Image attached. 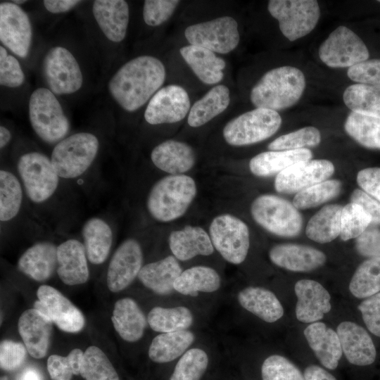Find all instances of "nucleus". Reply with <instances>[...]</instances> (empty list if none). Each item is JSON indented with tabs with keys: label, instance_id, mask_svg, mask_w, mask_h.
<instances>
[{
	"label": "nucleus",
	"instance_id": "680f3d73",
	"mask_svg": "<svg viewBox=\"0 0 380 380\" xmlns=\"http://www.w3.org/2000/svg\"><path fill=\"white\" fill-rule=\"evenodd\" d=\"M81 2L77 0H44L42 1L46 10L55 14L66 13Z\"/></svg>",
	"mask_w": 380,
	"mask_h": 380
},
{
	"label": "nucleus",
	"instance_id": "a211bd4d",
	"mask_svg": "<svg viewBox=\"0 0 380 380\" xmlns=\"http://www.w3.org/2000/svg\"><path fill=\"white\" fill-rule=\"evenodd\" d=\"M142 267L141 245L136 239H125L110 260L106 276L108 289L113 293L124 290L138 277Z\"/></svg>",
	"mask_w": 380,
	"mask_h": 380
},
{
	"label": "nucleus",
	"instance_id": "7c9ffc66",
	"mask_svg": "<svg viewBox=\"0 0 380 380\" xmlns=\"http://www.w3.org/2000/svg\"><path fill=\"white\" fill-rule=\"evenodd\" d=\"M179 52L184 61L203 83L213 84L222 80L225 61L212 51L189 44L182 47Z\"/></svg>",
	"mask_w": 380,
	"mask_h": 380
},
{
	"label": "nucleus",
	"instance_id": "f03ea898",
	"mask_svg": "<svg viewBox=\"0 0 380 380\" xmlns=\"http://www.w3.org/2000/svg\"><path fill=\"white\" fill-rule=\"evenodd\" d=\"M305 88V78L298 68L284 65L266 72L251 91V101L256 108L275 111L295 105Z\"/></svg>",
	"mask_w": 380,
	"mask_h": 380
},
{
	"label": "nucleus",
	"instance_id": "de8ad7c7",
	"mask_svg": "<svg viewBox=\"0 0 380 380\" xmlns=\"http://www.w3.org/2000/svg\"><path fill=\"white\" fill-rule=\"evenodd\" d=\"M371 224V217L360 205L354 203L346 204L341 215L340 238L348 241L358 237Z\"/></svg>",
	"mask_w": 380,
	"mask_h": 380
},
{
	"label": "nucleus",
	"instance_id": "c85d7f7f",
	"mask_svg": "<svg viewBox=\"0 0 380 380\" xmlns=\"http://www.w3.org/2000/svg\"><path fill=\"white\" fill-rule=\"evenodd\" d=\"M182 271L178 260L174 255H168L143 265L138 278L144 286L153 293L166 296L175 291L174 282Z\"/></svg>",
	"mask_w": 380,
	"mask_h": 380
},
{
	"label": "nucleus",
	"instance_id": "49530a36",
	"mask_svg": "<svg viewBox=\"0 0 380 380\" xmlns=\"http://www.w3.org/2000/svg\"><path fill=\"white\" fill-rule=\"evenodd\" d=\"M207 353L199 348L189 349L177 362L170 380H201L208 366Z\"/></svg>",
	"mask_w": 380,
	"mask_h": 380
},
{
	"label": "nucleus",
	"instance_id": "864d4df0",
	"mask_svg": "<svg viewBox=\"0 0 380 380\" xmlns=\"http://www.w3.org/2000/svg\"><path fill=\"white\" fill-rule=\"evenodd\" d=\"M177 0H146L143 6V18L151 27L159 26L168 20L179 4Z\"/></svg>",
	"mask_w": 380,
	"mask_h": 380
},
{
	"label": "nucleus",
	"instance_id": "bf43d9fd",
	"mask_svg": "<svg viewBox=\"0 0 380 380\" xmlns=\"http://www.w3.org/2000/svg\"><path fill=\"white\" fill-rule=\"evenodd\" d=\"M358 185L365 192L380 202V167H367L357 175Z\"/></svg>",
	"mask_w": 380,
	"mask_h": 380
},
{
	"label": "nucleus",
	"instance_id": "338daca9",
	"mask_svg": "<svg viewBox=\"0 0 380 380\" xmlns=\"http://www.w3.org/2000/svg\"><path fill=\"white\" fill-rule=\"evenodd\" d=\"M13 3L20 6V4H25L27 2V1L23 0V1H11Z\"/></svg>",
	"mask_w": 380,
	"mask_h": 380
},
{
	"label": "nucleus",
	"instance_id": "13d9d810",
	"mask_svg": "<svg viewBox=\"0 0 380 380\" xmlns=\"http://www.w3.org/2000/svg\"><path fill=\"white\" fill-rule=\"evenodd\" d=\"M355 248L362 255L380 258V230L367 228L356 238Z\"/></svg>",
	"mask_w": 380,
	"mask_h": 380
},
{
	"label": "nucleus",
	"instance_id": "79ce46f5",
	"mask_svg": "<svg viewBox=\"0 0 380 380\" xmlns=\"http://www.w3.org/2000/svg\"><path fill=\"white\" fill-rule=\"evenodd\" d=\"M23 197V189L18 178L11 172L0 170V220L8 222L18 214Z\"/></svg>",
	"mask_w": 380,
	"mask_h": 380
},
{
	"label": "nucleus",
	"instance_id": "c03bdc74",
	"mask_svg": "<svg viewBox=\"0 0 380 380\" xmlns=\"http://www.w3.org/2000/svg\"><path fill=\"white\" fill-rule=\"evenodd\" d=\"M80 375L85 380H120L106 355L94 346L88 347L84 352Z\"/></svg>",
	"mask_w": 380,
	"mask_h": 380
},
{
	"label": "nucleus",
	"instance_id": "603ef678",
	"mask_svg": "<svg viewBox=\"0 0 380 380\" xmlns=\"http://www.w3.org/2000/svg\"><path fill=\"white\" fill-rule=\"evenodd\" d=\"M25 75L18 60L9 54L4 46H0V84L8 88L21 87Z\"/></svg>",
	"mask_w": 380,
	"mask_h": 380
},
{
	"label": "nucleus",
	"instance_id": "a19ab883",
	"mask_svg": "<svg viewBox=\"0 0 380 380\" xmlns=\"http://www.w3.org/2000/svg\"><path fill=\"white\" fill-rule=\"evenodd\" d=\"M343 100L353 112L380 118V86L350 85L343 92Z\"/></svg>",
	"mask_w": 380,
	"mask_h": 380
},
{
	"label": "nucleus",
	"instance_id": "58836bf2",
	"mask_svg": "<svg viewBox=\"0 0 380 380\" xmlns=\"http://www.w3.org/2000/svg\"><path fill=\"white\" fill-rule=\"evenodd\" d=\"M147 322L153 331L168 333L188 329L194 322V315L185 306L153 308L148 314Z\"/></svg>",
	"mask_w": 380,
	"mask_h": 380
},
{
	"label": "nucleus",
	"instance_id": "69168bd1",
	"mask_svg": "<svg viewBox=\"0 0 380 380\" xmlns=\"http://www.w3.org/2000/svg\"><path fill=\"white\" fill-rule=\"evenodd\" d=\"M12 138L11 131L4 125L0 127V148H4L11 141Z\"/></svg>",
	"mask_w": 380,
	"mask_h": 380
},
{
	"label": "nucleus",
	"instance_id": "6e6d98bb",
	"mask_svg": "<svg viewBox=\"0 0 380 380\" xmlns=\"http://www.w3.org/2000/svg\"><path fill=\"white\" fill-rule=\"evenodd\" d=\"M348 77L357 84L380 86V59H367L348 68Z\"/></svg>",
	"mask_w": 380,
	"mask_h": 380
},
{
	"label": "nucleus",
	"instance_id": "3c124183",
	"mask_svg": "<svg viewBox=\"0 0 380 380\" xmlns=\"http://www.w3.org/2000/svg\"><path fill=\"white\" fill-rule=\"evenodd\" d=\"M262 380H305L300 369L279 355L267 357L261 367Z\"/></svg>",
	"mask_w": 380,
	"mask_h": 380
},
{
	"label": "nucleus",
	"instance_id": "72a5a7b5",
	"mask_svg": "<svg viewBox=\"0 0 380 380\" xmlns=\"http://www.w3.org/2000/svg\"><path fill=\"white\" fill-rule=\"evenodd\" d=\"M82 236L89 261L94 265L104 262L113 243V232L108 223L100 217H91L84 224Z\"/></svg>",
	"mask_w": 380,
	"mask_h": 380
},
{
	"label": "nucleus",
	"instance_id": "a18cd8bd",
	"mask_svg": "<svg viewBox=\"0 0 380 380\" xmlns=\"http://www.w3.org/2000/svg\"><path fill=\"white\" fill-rule=\"evenodd\" d=\"M341 186V182L336 179L324 181L297 193L293 204L301 210L316 207L336 197Z\"/></svg>",
	"mask_w": 380,
	"mask_h": 380
},
{
	"label": "nucleus",
	"instance_id": "f8f14e48",
	"mask_svg": "<svg viewBox=\"0 0 380 380\" xmlns=\"http://www.w3.org/2000/svg\"><path fill=\"white\" fill-rule=\"evenodd\" d=\"M320 60L333 68H350L369 58V53L362 39L353 30L340 25L320 45Z\"/></svg>",
	"mask_w": 380,
	"mask_h": 380
},
{
	"label": "nucleus",
	"instance_id": "4d7b16f0",
	"mask_svg": "<svg viewBox=\"0 0 380 380\" xmlns=\"http://www.w3.org/2000/svg\"><path fill=\"white\" fill-rule=\"evenodd\" d=\"M358 309L369 331L380 337V292L365 298Z\"/></svg>",
	"mask_w": 380,
	"mask_h": 380
},
{
	"label": "nucleus",
	"instance_id": "20e7f679",
	"mask_svg": "<svg viewBox=\"0 0 380 380\" xmlns=\"http://www.w3.org/2000/svg\"><path fill=\"white\" fill-rule=\"evenodd\" d=\"M99 146L98 137L88 132L72 134L58 142L50 158L59 177L74 179L83 175L96 159Z\"/></svg>",
	"mask_w": 380,
	"mask_h": 380
},
{
	"label": "nucleus",
	"instance_id": "e433bc0d",
	"mask_svg": "<svg viewBox=\"0 0 380 380\" xmlns=\"http://www.w3.org/2000/svg\"><path fill=\"white\" fill-rule=\"evenodd\" d=\"M230 95L229 88L223 84L210 89L191 108L187 122L192 127L205 125L222 113L229 106Z\"/></svg>",
	"mask_w": 380,
	"mask_h": 380
},
{
	"label": "nucleus",
	"instance_id": "f704fd0d",
	"mask_svg": "<svg viewBox=\"0 0 380 380\" xmlns=\"http://www.w3.org/2000/svg\"><path fill=\"white\" fill-rule=\"evenodd\" d=\"M195 338L194 334L188 329L160 333L152 340L148 348V357L156 363L172 362L184 355Z\"/></svg>",
	"mask_w": 380,
	"mask_h": 380
},
{
	"label": "nucleus",
	"instance_id": "4c0bfd02",
	"mask_svg": "<svg viewBox=\"0 0 380 380\" xmlns=\"http://www.w3.org/2000/svg\"><path fill=\"white\" fill-rule=\"evenodd\" d=\"M343 207L338 204L322 208L309 220L306 228L307 236L320 243L334 240L341 232V215Z\"/></svg>",
	"mask_w": 380,
	"mask_h": 380
},
{
	"label": "nucleus",
	"instance_id": "f257e3e1",
	"mask_svg": "<svg viewBox=\"0 0 380 380\" xmlns=\"http://www.w3.org/2000/svg\"><path fill=\"white\" fill-rule=\"evenodd\" d=\"M166 75L157 58L142 55L123 64L108 82L110 96L122 109L134 112L151 100L163 85Z\"/></svg>",
	"mask_w": 380,
	"mask_h": 380
},
{
	"label": "nucleus",
	"instance_id": "9b49d317",
	"mask_svg": "<svg viewBox=\"0 0 380 380\" xmlns=\"http://www.w3.org/2000/svg\"><path fill=\"white\" fill-rule=\"evenodd\" d=\"M209 236L214 248L227 262L239 265L243 262L250 246L247 224L230 214L216 216L209 227Z\"/></svg>",
	"mask_w": 380,
	"mask_h": 380
},
{
	"label": "nucleus",
	"instance_id": "5fc2aeb1",
	"mask_svg": "<svg viewBox=\"0 0 380 380\" xmlns=\"http://www.w3.org/2000/svg\"><path fill=\"white\" fill-rule=\"evenodd\" d=\"M27 350L20 343L4 340L0 343V366L5 371L12 372L20 368L27 357Z\"/></svg>",
	"mask_w": 380,
	"mask_h": 380
},
{
	"label": "nucleus",
	"instance_id": "4468645a",
	"mask_svg": "<svg viewBox=\"0 0 380 380\" xmlns=\"http://www.w3.org/2000/svg\"><path fill=\"white\" fill-rule=\"evenodd\" d=\"M0 41L20 58L29 54L32 41L31 21L27 13L12 1L0 4Z\"/></svg>",
	"mask_w": 380,
	"mask_h": 380
},
{
	"label": "nucleus",
	"instance_id": "dca6fc26",
	"mask_svg": "<svg viewBox=\"0 0 380 380\" xmlns=\"http://www.w3.org/2000/svg\"><path fill=\"white\" fill-rule=\"evenodd\" d=\"M334 164L324 159L297 163L277 175L276 191L281 194L298 193L326 181L334 172Z\"/></svg>",
	"mask_w": 380,
	"mask_h": 380
},
{
	"label": "nucleus",
	"instance_id": "473e14b6",
	"mask_svg": "<svg viewBox=\"0 0 380 380\" xmlns=\"http://www.w3.org/2000/svg\"><path fill=\"white\" fill-rule=\"evenodd\" d=\"M312 157L308 148L265 151L250 160L249 168L256 176L269 177L278 175L297 163L311 160Z\"/></svg>",
	"mask_w": 380,
	"mask_h": 380
},
{
	"label": "nucleus",
	"instance_id": "423d86ee",
	"mask_svg": "<svg viewBox=\"0 0 380 380\" xmlns=\"http://www.w3.org/2000/svg\"><path fill=\"white\" fill-rule=\"evenodd\" d=\"M253 220L269 232L284 237H293L301 231L303 219L297 208L279 196L264 194L252 203Z\"/></svg>",
	"mask_w": 380,
	"mask_h": 380
},
{
	"label": "nucleus",
	"instance_id": "393cba45",
	"mask_svg": "<svg viewBox=\"0 0 380 380\" xmlns=\"http://www.w3.org/2000/svg\"><path fill=\"white\" fill-rule=\"evenodd\" d=\"M18 270L37 281L49 279L57 269V246L39 241L28 248L18 260Z\"/></svg>",
	"mask_w": 380,
	"mask_h": 380
},
{
	"label": "nucleus",
	"instance_id": "39448f33",
	"mask_svg": "<svg viewBox=\"0 0 380 380\" xmlns=\"http://www.w3.org/2000/svg\"><path fill=\"white\" fill-rule=\"evenodd\" d=\"M28 115L32 129L47 144H56L70 130V121L61 103L48 88L39 87L32 92Z\"/></svg>",
	"mask_w": 380,
	"mask_h": 380
},
{
	"label": "nucleus",
	"instance_id": "1a4fd4ad",
	"mask_svg": "<svg viewBox=\"0 0 380 380\" xmlns=\"http://www.w3.org/2000/svg\"><path fill=\"white\" fill-rule=\"evenodd\" d=\"M267 9L278 20L283 35L291 42L310 33L320 17L319 6L315 0H270Z\"/></svg>",
	"mask_w": 380,
	"mask_h": 380
},
{
	"label": "nucleus",
	"instance_id": "4be33fe9",
	"mask_svg": "<svg viewBox=\"0 0 380 380\" xmlns=\"http://www.w3.org/2000/svg\"><path fill=\"white\" fill-rule=\"evenodd\" d=\"M56 273L66 285L83 284L89 277L87 256L84 244L74 239L57 246Z\"/></svg>",
	"mask_w": 380,
	"mask_h": 380
},
{
	"label": "nucleus",
	"instance_id": "412c9836",
	"mask_svg": "<svg viewBox=\"0 0 380 380\" xmlns=\"http://www.w3.org/2000/svg\"><path fill=\"white\" fill-rule=\"evenodd\" d=\"M342 350L348 361L357 366H368L376 357L374 344L367 331L361 326L344 321L336 329Z\"/></svg>",
	"mask_w": 380,
	"mask_h": 380
},
{
	"label": "nucleus",
	"instance_id": "bb28decb",
	"mask_svg": "<svg viewBox=\"0 0 380 380\" xmlns=\"http://www.w3.org/2000/svg\"><path fill=\"white\" fill-rule=\"evenodd\" d=\"M303 333L320 363L329 369H335L343 353L336 331L323 322H316L309 324Z\"/></svg>",
	"mask_w": 380,
	"mask_h": 380
},
{
	"label": "nucleus",
	"instance_id": "aec40b11",
	"mask_svg": "<svg viewBox=\"0 0 380 380\" xmlns=\"http://www.w3.org/2000/svg\"><path fill=\"white\" fill-rule=\"evenodd\" d=\"M52 322L39 310L24 311L19 317L18 329L28 353L40 359L47 354L52 333Z\"/></svg>",
	"mask_w": 380,
	"mask_h": 380
},
{
	"label": "nucleus",
	"instance_id": "f3484780",
	"mask_svg": "<svg viewBox=\"0 0 380 380\" xmlns=\"http://www.w3.org/2000/svg\"><path fill=\"white\" fill-rule=\"evenodd\" d=\"M190 105L189 96L183 87L167 85L160 89L148 101L144 118L153 125L177 122L187 115Z\"/></svg>",
	"mask_w": 380,
	"mask_h": 380
},
{
	"label": "nucleus",
	"instance_id": "37998d69",
	"mask_svg": "<svg viewBox=\"0 0 380 380\" xmlns=\"http://www.w3.org/2000/svg\"><path fill=\"white\" fill-rule=\"evenodd\" d=\"M349 290L357 298H367L380 292V258H370L358 266Z\"/></svg>",
	"mask_w": 380,
	"mask_h": 380
},
{
	"label": "nucleus",
	"instance_id": "a878e982",
	"mask_svg": "<svg viewBox=\"0 0 380 380\" xmlns=\"http://www.w3.org/2000/svg\"><path fill=\"white\" fill-rule=\"evenodd\" d=\"M151 160L162 171L170 175H182L194 167L196 155L189 144L169 139L153 148Z\"/></svg>",
	"mask_w": 380,
	"mask_h": 380
},
{
	"label": "nucleus",
	"instance_id": "5701e85b",
	"mask_svg": "<svg viewBox=\"0 0 380 380\" xmlns=\"http://www.w3.org/2000/svg\"><path fill=\"white\" fill-rule=\"evenodd\" d=\"M270 260L277 266L293 272H310L322 266L325 254L310 246L282 243L273 246L269 251Z\"/></svg>",
	"mask_w": 380,
	"mask_h": 380
},
{
	"label": "nucleus",
	"instance_id": "cd10ccee",
	"mask_svg": "<svg viewBox=\"0 0 380 380\" xmlns=\"http://www.w3.org/2000/svg\"><path fill=\"white\" fill-rule=\"evenodd\" d=\"M168 241L173 255L181 261L197 255H210L215 249L209 234L197 226L186 225L182 229L172 232Z\"/></svg>",
	"mask_w": 380,
	"mask_h": 380
},
{
	"label": "nucleus",
	"instance_id": "774afa93",
	"mask_svg": "<svg viewBox=\"0 0 380 380\" xmlns=\"http://www.w3.org/2000/svg\"><path fill=\"white\" fill-rule=\"evenodd\" d=\"M379 2H380V1H378Z\"/></svg>",
	"mask_w": 380,
	"mask_h": 380
},
{
	"label": "nucleus",
	"instance_id": "8fccbe9b",
	"mask_svg": "<svg viewBox=\"0 0 380 380\" xmlns=\"http://www.w3.org/2000/svg\"><path fill=\"white\" fill-rule=\"evenodd\" d=\"M84 353L80 348L72 349L64 357L51 355L47 360V370L52 380H71L73 375L80 374Z\"/></svg>",
	"mask_w": 380,
	"mask_h": 380
},
{
	"label": "nucleus",
	"instance_id": "ddd939ff",
	"mask_svg": "<svg viewBox=\"0 0 380 380\" xmlns=\"http://www.w3.org/2000/svg\"><path fill=\"white\" fill-rule=\"evenodd\" d=\"M184 36L189 44L219 53L231 52L240 39L236 20L227 15L191 25L186 28Z\"/></svg>",
	"mask_w": 380,
	"mask_h": 380
},
{
	"label": "nucleus",
	"instance_id": "c9c22d12",
	"mask_svg": "<svg viewBox=\"0 0 380 380\" xmlns=\"http://www.w3.org/2000/svg\"><path fill=\"white\" fill-rule=\"evenodd\" d=\"M220 286L221 278L213 268L198 265L182 271L173 287L175 291L180 294L195 297L199 292L216 291Z\"/></svg>",
	"mask_w": 380,
	"mask_h": 380
},
{
	"label": "nucleus",
	"instance_id": "0e129e2a",
	"mask_svg": "<svg viewBox=\"0 0 380 380\" xmlns=\"http://www.w3.org/2000/svg\"><path fill=\"white\" fill-rule=\"evenodd\" d=\"M17 380H43V376L37 368L27 367L18 374Z\"/></svg>",
	"mask_w": 380,
	"mask_h": 380
},
{
	"label": "nucleus",
	"instance_id": "9d476101",
	"mask_svg": "<svg viewBox=\"0 0 380 380\" xmlns=\"http://www.w3.org/2000/svg\"><path fill=\"white\" fill-rule=\"evenodd\" d=\"M42 72L46 84L55 95H70L78 91L83 84L80 64L67 48L54 46L44 56Z\"/></svg>",
	"mask_w": 380,
	"mask_h": 380
},
{
	"label": "nucleus",
	"instance_id": "ea45409f",
	"mask_svg": "<svg viewBox=\"0 0 380 380\" xmlns=\"http://www.w3.org/2000/svg\"><path fill=\"white\" fill-rule=\"evenodd\" d=\"M344 129L361 146L380 150V118L351 111L346 119Z\"/></svg>",
	"mask_w": 380,
	"mask_h": 380
},
{
	"label": "nucleus",
	"instance_id": "0eeeda50",
	"mask_svg": "<svg viewBox=\"0 0 380 380\" xmlns=\"http://www.w3.org/2000/svg\"><path fill=\"white\" fill-rule=\"evenodd\" d=\"M281 122L277 111L256 108L229 121L223 129V137L231 146L253 144L274 134Z\"/></svg>",
	"mask_w": 380,
	"mask_h": 380
},
{
	"label": "nucleus",
	"instance_id": "c756f323",
	"mask_svg": "<svg viewBox=\"0 0 380 380\" xmlns=\"http://www.w3.org/2000/svg\"><path fill=\"white\" fill-rule=\"evenodd\" d=\"M111 320L117 333L127 342H136L141 338L148 324L142 310L131 298L115 302Z\"/></svg>",
	"mask_w": 380,
	"mask_h": 380
},
{
	"label": "nucleus",
	"instance_id": "7ed1b4c3",
	"mask_svg": "<svg viewBox=\"0 0 380 380\" xmlns=\"http://www.w3.org/2000/svg\"><path fill=\"white\" fill-rule=\"evenodd\" d=\"M196 192V184L191 177L169 175L153 185L147 196L146 208L157 221L170 222L186 212Z\"/></svg>",
	"mask_w": 380,
	"mask_h": 380
},
{
	"label": "nucleus",
	"instance_id": "b1692460",
	"mask_svg": "<svg viewBox=\"0 0 380 380\" xmlns=\"http://www.w3.org/2000/svg\"><path fill=\"white\" fill-rule=\"evenodd\" d=\"M95 21L110 42H121L126 37L129 9L124 0H96L92 4Z\"/></svg>",
	"mask_w": 380,
	"mask_h": 380
},
{
	"label": "nucleus",
	"instance_id": "09e8293b",
	"mask_svg": "<svg viewBox=\"0 0 380 380\" xmlns=\"http://www.w3.org/2000/svg\"><path fill=\"white\" fill-rule=\"evenodd\" d=\"M320 142L321 134L319 129L308 126L277 137L267 147L271 151L296 150L314 147Z\"/></svg>",
	"mask_w": 380,
	"mask_h": 380
},
{
	"label": "nucleus",
	"instance_id": "6e6552de",
	"mask_svg": "<svg viewBox=\"0 0 380 380\" xmlns=\"http://www.w3.org/2000/svg\"><path fill=\"white\" fill-rule=\"evenodd\" d=\"M17 170L27 198L34 203L48 201L56 192L59 176L51 158L39 151L23 153L17 163Z\"/></svg>",
	"mask_w": 380,
	"mask_h": 380
},
{
	"label": "nucleus",
	"instance_id": "2f4dec72",
	"mask_svg": "<svg viewBox=\"0 0 380 380\" xmlns=\"http://www.w3.org/2000/svg\"><path fill=\"white\" fill-rule=\"evenodd\" d=\"M237 300L242 308L266 322H274L284 315L283 306L277 297L265 288H244L238 293Z\"/></svg>",
	"mask_w": 380,
	"mask_h": 380
},
{
	"label": "nucleus",
	"instance_id": "2eb2a0df",
	"mask_svg": "<svg viewBox=\"0 0 380 380\" xmlns=\"http://www.w3.org/2000/svg\"><path fill=\"white\" fill-rule=\"evenodd\" d=\"M34 308L45 315L58 328L68 333L80 331L85 324L82 312L56 289L42 285L37 291Z\"/></svg>",
	"mask_w": 380,
	"mask_h": 380
},
{
	"label": "nucleus",
	"instance_id": "e2e57ef3",
	"mask_svg": "<svg viewBox=\"0 0 380 380\" xmlns=\"http://www.w3.org/2000/svg\"><path fill=\"white\" fill-rule=\"evenodd\" d=\"M305 380H337L328 371L317 365H310L304 371Z\"/></svg>",
	"mask_w": 380,
	"mask_h": 380
},
{
	"label": "nucleus",
	"instance_id": "052dcab7",
	"mask_svg": "<svg viewBox=\"0 0 380 380\" xmlns=\"http://www.w3.org/2000/svg\"><path fill=\"white\" fill-rule=\"evenodd\" d=\"M350 202L362 206L371 217V224L380 225V202L361 189H355Z\"/></svg>",
	"mask_w": 380,
	"mask_h": 380
},
{
	"label": "nucleus",
	"instance_id": "6ab92c4d",
	"mask_svg": "<svg viewBox=\"0 0 380 380\" xmlns=\"http://www.w3.org/2000/svg\"><path fill=\"white\" fill-rule=\"evenodd\" d=\"M297 296L296 316L303 323L322 319L331 309V296L319 282L311 279L298 281L294 287Z\"/></svg>",
	"mask_w": 380,
	"mask_h": 380
}]
</instances>
